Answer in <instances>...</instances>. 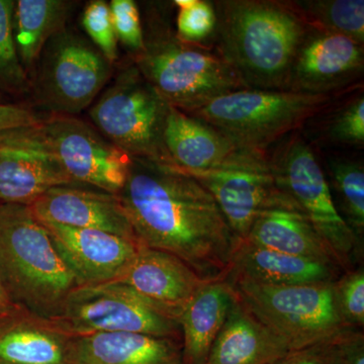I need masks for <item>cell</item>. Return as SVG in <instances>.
<instances>
[{
    "mask_svg": "<svg viewBox=\"0 0 364 364\" xmlns=\"http://www.w3.org/2000/svg\"><path fill=\"white\" fill-rule=\"evenodd\" d=\"M117 196L141 245L176 256L207 282L226 279L239 240L214 196L195 177L132 158Z\"/></svg>",
    "mask_w": 364,
    "mask_h": 364,
    "instance_id": "6da1fadb",
    "label": "cell"
},
{
    "mask_svg": "<svg viewBox=\"0 0 364 364\" xmlns=\"http://www.w3.org/2000/svg\"><path fill=\"white\" fill-rule=\"evenodd\" d=\"M219 56L247 90H287L309 25L291 2L215 1Z\"/></svg>",
    "mask_w": 364,
    "mask_h": 364,
    "instance_id": "7a4b0ae2",
    "label": "cell"
},
{
    "mask_svg": "<svg viewBox=\"0 0 364 364\" xmlns=\"http://www.w3.org/2000/svg\"><path fill=\"white\" fill-rule=\"evenodd\" d=\"M0 279L14 306L55 321L78 287L32 208L0 205Z\"/></svg>",
    "mask_w": 364,
    "mask_h": 364,
    "instance_id": "3957f363",
    "label": "cell"
},
{
    "mask_svg": "<svg viewBox=\"0 0 364 364\" xmlns=\"http://www.w3.org/2000/svg\"><path fill=\"white\" fill-rule=\"evenodd\" d=\"M332 102L333 95L241 90L188 114L220 132L239 149L267 154L272 144L299 130Z\"/></svg>",
    "mask_w": 364,
    "mask_h": 364,
    "instance_id": "277c9868",
    "label": "cell"
},
{
    "mask_svg": "<svg viewBox=\"0 0 364 364\" xmlns=\"http://www.w3.org/2000/svg\"><path fill=\"white\" fill-rule=\"evenodd\" d=\"M193 44L154 32L136 53V69L170 107L191 114L222 95L247 90L219 55Z\"/></svg>",
    "mask_w": 364,
    "mask_h": 364,
    "instance_id": "5b68a950",
    "label": "cell"
},
{
    "mask_svg": "<svg viewBox=\"0 0 364 364\" xmlns=\"http://www.w3.org/2000/svg\"><path fill=\"white\" fill-rule=\"evenodd\" d=\"M225 280L237 298L289 350L336 338L349 329L337 311L333 282L277 287Z\"/></svg>",
    "mask_w": 364,
    "mask_h": 364,
    "instance_id": "8992f818",
    "label": "cell"
},
{
    "mask_svg": "<svg viewBox=\"0 0 364 364\" xmlns=\"http://www.w3.org/2000/svg\"><path fill=\"white\" fill-rule=\"evenodd\" d=\"M169 109L133 66L102 93L90 116L102 136L131 158L173 166L164 144Z\"/></svg>",
    "mask_w": 364,
    "mask_h": 364,
    "instance_id": "52a82bcc",
    "label": "cell"
},
{
    "mask_svg": "<svg viewBox=\"0 0 364 364\" xmlns=\"http://www.w3.org/2000/svg\"><path fill=\"white\" fill-rule=\"evenodd\" d=\"M269 161L277 183L298 203L342 272L353 269L363 250L361 240L337 210L329 182L312 147L294 132L284 138Z\"/></svg>",
    "mask_w": 364,
    "mask_h": 364,
    "instance_id": "ba28073f",
    "label": "cell"
},
{
    "mask_svg": "<svg viewBox=\"0 0 364 364\" xmlns=\"http://www.w3.org/2000/svg\"><path fill=\"white\" fill-rule=\"evenodd\" d=\"M38 100L54 114L75 116L97 97L112 75V63L90 40L67 30L45 46L36 65Z\"/></svg>",
    "mask_w": 364,
    "mask_h": 364,
    "instance_id": "9c48e42d",
    "label": "cell"
},
{
    "mask_svg": "<svg viewBox=\"0 0 364 364\" xmlns=\"http://www.w3.org/2000/svg\"><path fill=\"white\" fill-rule=\"evenodd\" d=\"M53 322L70 336L130 332L181 341L178 320L117 282L75 287Z\"/></svg>",
    "mask_w": 364,
    "mask_h": 364,
    "instance_id": "30bf717a",
    "label": "cell"
},
{
    "mask_svg": "<svg viewBox=\"0 0 364 364\" xmlns=\"http://www.w3.org/2000/svg\"><path fill=\"white\" fill-rule=\"evenodd\" d=\"M48 141L73 183L119 195L126 184L132 158L73 116L53 114L43 119Z\"/></svg>",
    "mask_w": 364,
    "mask_h": 364,
    "instance_id": "8fae6325",
    "label": "cell"
},
{
    "mask_svg": "<svg viewBox=\"0 0 364 364\" xmlns=\"http://www.w3.org/2000/svg\"><path fill=\"white\" fill-rule=\"evenodd\" d=\"M72 184L42 124L0 133L1 205L31 207L50 189Z\"/></svg>",
    "mask_w": 364,
    "mask_h": 364,
    "instance_id": "7c38bea8",
    "label": "cell"
},
{
    "mask_svg": "<svg viewBox=\"0 0 364 364\" xmlns=\"http://www.w3.org/2000/svg\"><path fill=\"white\" fill-rule=\"evenodd\" d=\"M184 172L214 196L237 240L246 239L254 223L267 210L303 214L296 200L277 183L270 161L256 167Z\"/></svg>",
    "mask_w": 364,
    "mask_h": 364,
    "instance_id": "4fadbf2b",
    "label": "cell"
},
{
    "mask_svg": "<svg viewBox=\"0 0 364 364\" xmlns=\"http://www.w3.org/2000/svg\"><path fill=\"white\" fill-rule=\"evenodd\" d=\"M363 44L309 26L294 57L287 90L330 95L360 77Z\"/></svg>",
    "mask_w": 364,
    "mask_h": 364,
    "instance_id": "5bb4252c",
    "label": "cell"
},
{
    "mask_svg": "<svg viewBox=\"0 0 364 364\" xmlns=\"http://www.w3.org/2000/svg\"><path fill=\"white\" fill-rule=\"evenodd\" d=\"M41 223L47 229L57 252L75 277L78 287L119 279L143 246L138 241L100 230Z\"/></svg>",
    "mask_w": 364,
    "mask_h": 364,
    "instance_id": "9a60e30c",
    "label": "cell"
},
{
    "mask_svg": "<svg viewBox=\"0 0 364 364\" xmlns=\"http://www.w3.org/2000/svg\"><path fill=\"white\" fill-rule=\"evenodd\" d=\"M164 144L173 166L183 171L256 167L269 162V155L239 149L220 132L173 107L167 114Z\"/></svg>",
    "mask_w": 364,
    "mask_h": 364,
    "instance_id": "2e32d148",
    "label": "cell"
},
{
    "mask_svg": "<svg viewBox=\"0 0 364 364\" xmlns=\"http://www.w3.org/2000/svg\"><path fill=\"white\" fill-rule=\"evenodd\" d=\"M114 282L130 287L176 320L200 287L208 282L176 256L145 246Z\"/></svg>",
    "mask_w": 364,
    "mask_h": 364,
    "instance_id": "e0dca14e",
    "label": "cell"
},
{
    "mask_svg": "<svg viewBox=\"0 0 364 364\" xmlns=\"http://www.w3.org/2000/svg\"><path fill=\"white\" fill-rule=\"evenodd\" d=\"M30 208L41 222L100 230L139 242L117 195L72 186H57Z\"/></svg>",
    "mask_w": 364,
    "mask_h": 364,
    "instance_id": "ac0fdd59",
    "label": "cell"
},
{
    "mask_svg": "<svg viewBox=\"0 0 364 364\" xmlns=\"http://www.w3.org/2000/svg\"><path fill=\"white\" fill-rule=\"evenodd\" d=\"M341 272L340 268L332 265L239 240L226 279L249 280L267 286H301L333 282Z\"/></svg>",
    "mask_w": 364,
    "mask_h": 364,
    "instance_id": "d6986e66",
    "label": "cell"
},
{
    "mask_svg": "<svg viewBox=\"0 0 364 364\" xmlns=\"http://www.w3.org/2000/svg\"><path fill=\"white\" fill-rule=\"evenodd\" d=\"M71 364H183L181 341L130 332L73 336Z\"/></svg>",
    "mask_w": 364,
    "mask_h": 364,
    "instance_id": "ffe728a7",
    "label": "cell"
},
{
    "mask_svg": "<svg viewBox=\"0 0 364 364\" xmlns=\"http://www.w3.org/2000/svg\"><path fill=\"white\" fill-rule=\"evenodd\" d=\"M289 351L287 345L259 322L235 294L207 364H272Z\"/></svg>",
    "mask_w": 364,
    "mask_h": 364,
    "instance_id": "44dd1931",
    "label": "cell"
},
{
    "mask_svg": "<svg viewBox=\"0 0 364 364\" xmlns=\"http://www.w3.org/2000/svg\"><path fill=\"white\" fill-rule=\"evenodd\" d=\"M234 298L231 286L226 280L219 279L203 284L189 301L178 320L182 363L207 364Z\"/></svg>",
    "mask_w": 364,
    "mask_h": 364,
    "instance_id": "7402d4cb",
    "label": "cell"
},
{
    "mask_svg": "<svg viewBox=\"0 0 364 364\" xmlns=\"http://www.w3.org/2000/svg\"><path fill=\"white\" fill-rule=\"evenodd\" d=\"M72 337L53 321L21 311L0 333V364H71Z\"/></svg>",
    "mask_w": 364,
    "mask_h": 364,
    "instance_id": "603a6c76",
    "label": "cell"
},
{
    "mask_svg": "<svg viewBox=\"0 0 364 364\" xmlns=\"http://www.w3.org/2000/svg\"><path fill=\"white\" fill-rule=\"evenodd\" d=\"M244 240L259 247L340 268L336 258L308 218L294 210H272L263 213Z\"/></svg>",
    "mask_w": 364,
    "mask_h": 364,
    "instance_id": "cb8c5ba5",
    "label": "cell"
},
{
    "mask_svg": "<svg viewBox=\"0 0 364 364\" xmlns=\"http://www.w3.org/2000/svg\"><path fill=\"white\" fill-rule=\"evenodd\" d=\"M74 2L66 0H18L14 2V38L26 74L33 73L45 46L66 28Z\"/></svg>",
    "mask_w": 364,
    "mask_h": 364,
    "instance_id": "d4e9b609",
    "label": "cell"
},
{
    "mask_svg": "<svg viewBox=\"0 0 364 364\" xmlns=\"http://www.w3.org/2000/svg\"><path fill=\"white\" fill-rule=\"evenodd\" d=\"M309 26L364 43L363 0H304L294 1Z\"/></svg>",
    "mask_w": 364,
    "mask_h": 364,
    "instance_id": "484cf974",
    "label": "cell"
},
{
    "mask_svg": "<svg viewBox=\"0 0 364 364\" xmlns=\"http://www.w3.org/2000/svg\"><path fill=\"white\" fill-rule=\"evenodd\" d=\"M329 172L336 191L337 210L344 221L363 240L364 232V170L358 162L330 159Z\"/></svg>",
    "mask_w": 364,
    "mask_h": 364,
    "instance_id": "4316f807",
    "label": "cell"
},
{
    "mask_svg": "<svg viewBox=\"0 0 364 364\" xmlns=\"http://www.w3.org/2000/svg\"><path fill=\"white\" fill-rule=\"evenodd\" d=\"M13 0H0V85L14 92H25L30 80L21 65L14 38Z\"/></svg>",
    "mask_w": 364,
    "mask_h": 364,
    "instance_id": "83f0119b",
    "label": "cell"
},
{
    "mask_svg": "<svg viewBox=\"0 0 364 364\" xmlns=\"http://www.w3.org/2000/svg\"><path fill=\"white\" fill-rule=\"evenodd\" d=\"M335 304L342 322L349 329L364 325V272L363 267L342 272L332 284Z\"/></svg>",
    "mask_w": 364,
    "mask_h": 364,
    "instance_id": "f1b7e54d",
    "label": "cell"
},
{
    "mask_svg": "<svg viewBox=\"0 0 364 364\" xmlns=\"http://www.w3.org/2000/svg\"><path fill=\"white\" fill-rule=\"evenodd\" d=\"M82 26L88 37L105 59H117V38L112 26L109 4L104 0L88 2L82 16Z\"/></svg>",
    "mask_w": 364,
    "mask_h": 364,
    "instance_id": "f546056e",
    "label": "cell"
},
{
    "mask_svg": "<svg viewBox=\"0 0 364 364\" xmlns=\"http://www.w3.org/2000/svg\"><path fill=\"white\" fill-rule=\"evenodd\" d=\"M328 135L334 142L349 146L364 143V98L359 95L333 117Z\"/></svg>",
    "mask_w": 364,
    "mask_h": 364,
    "instance_id": "4dcf8cb0",
    "label": "cell"
},
{
    "mask_svg": "<svg viewBox=\"0 0 364 364\" xmlns=\"http://www.w3.org/2000/svg\"><path fill=\"white\" fill-rule=\"evenodd\" d=\"M109 9L117 41L134 52L142 51L145 36L136 2L133 0H112Z\"/></svg>",
    "mask_w": 364,
    "mask_h": 364,
    "instance_id": "1f68e13d",
    "label": "cell"
},
{
    "mask_svg": "<svg viewBox=\"0 0 364 364\" xmlns=\"http://www.w3.org/2000/svg\"><path fill=\"white\" fill-rule=\"evenodd\" d=\"M217 16L214 6L203 0L186 9H179L177 16V37L184 42L195 43L205 39L214 32Z\"/></svg>",
    "mask_w": 364,
    "mask_h": 364,
    "instance_id": "d6a6232c",
    "label": "cell"
},
{
    "mask_svg": "<svg viewBox=\"0 0 364 364\" xmlns=\"http://www.w3.org/2000/svg\"><path fill=\"white\" fill-rule=\"evenodd\" d=\"M337 337L289 351L272 364H341Z\"/></svg>",
    "mask_w": 364,
    "mask_h": 364,
    "instance_id": "836d02e7",
    "label": "cell"
},
{
    "mask_svg": "<svg viewBox=\"0 0 364 364\" xmlns=\"http://www.w3.org/2000/svg\"><path fill=\"white\" fill-rule=\"evenodd\" d=\"M43 119L36 112L16 105L0 104V133L39 126Z\"/></svg>",
    "mask_w": 364,
    "mask_h": 364,
    "instance_id": "e575fe53",
    "label": "cell"
},
{
    "mask_svg": "<svg viewBox=\"0 0 364 364\" xmlns=\"http://www.w3.org/2000/svg\"><path fill=\"white\" fill-rule=\"evenodd\" d=\"M341 364H364V336L359 329H348L337 337Z\"/></svg>",
    "mask_w": 364,
    "mask_h": 364,
    "instance_id": "d590c367",
    "label": "cell"
},
{
    "mask_svg": "<svg viewBox=\"0 0 364 364\" xmlns=\"http://www.w3.org/2000/svg\"><path fill=\"white\" fill-rule=\"evenodd\" d=\"M18 311H21V309L14 305L13 301H11L9 294L6 291V289H4V284H2L1 279H0V315L18 312Z\"/></svg>",
    "mask_w": 364,
    "mask_h": 364,
    "instance_id": "8d00e7d4",
    "label": "cell"
},
{
    "mask_svg": "<svg viewBox=\"0 0 364 364\" xmlns=\"http://www.w3.org/2000/svg\"><path fill=\"white\" fill-rule=\"evenodd\" d=\"M20 312H21V310L18 311V312L6 314V315H0V333L2 332V330H4ZM23 312H25V311H23Z\"/></svg>",
    "mask_w": 364,
    "mask_h": 364,
    "instance_id": "74e56055",
    "label": "cell"
},
{
    "mask_svg": "<svg viewBox=\"0 0 364 364\" xmlns=\"http://www.w3.org/2000/svg\"><path fill=\"white\" fill-rule=\"evenodd\" d=\"M195 1L196 0H176L174 4H176L179 9H186L193 6Z\"/></svg>",
    "mask_w": 364,
    "mask_h": 364,
    "instance_id": "f35d334b",
    "label": "cell"
},
{
    "mask_svg": "<svg viewBox=\"0 0 364 364\" xmlns=\"http://www.w3.org/2000/svg\"><path fill=\"white\" fill-rule=\"evenodd\" d=\"M0 205H1V203H0Z\"/></svg>",
    "mask_w": 364,
    "mask_h": 364,
    "instance_id": "ab89813d",
    "label": "cell"
}]
</instances>
